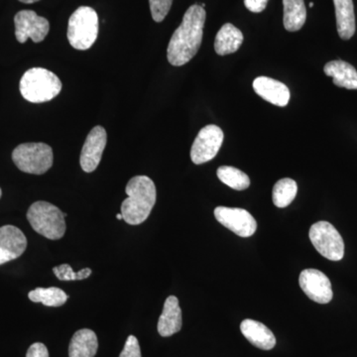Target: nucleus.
Listing matches in <instances>:
<instances>
[{"label": "nucleus", "mask_w": 357, "mask_h": 357, "mask_svg": "<svg viewBox=\"0 0 357 357\" xmlns=\"http://www.w3.org/2000/svg\"><path fill=\"white\" fill-rule=\"evenodd\" d=\"M206 16V10L199 4L189 7L169 42L167 58L171 65H185L198 53L203 41Z\"/></svg>", "instance_id": "obj_1"}, {"label": "nucleus", "mask_w": 357, "mask_h": 357, "mask_svg": "<svg viewBox=\"0 0 357 357\" xmlns=\"http://www.w3.org/2000/svg\"><path fill=\"white\" fill-rule=\"evenodd\" d=\"M128 198L121 204L123 220L130 225L144 222L156 204V187L147 176H136L126 185Z\"/></svg>", "instance_id": "obj_2"}, {"label": "nucleus", "mask_w": 357, "mask_h": 357, "mask_svg": "<svg viewBox=\"0 0 357 357\" xmlns=\"http://www.w3.org/2000/svg\"><path fill=\"white\" fill-rule=\"evenodd\" d=\"M20 89L21 95L28 102L42 103L56 98L62 89V83L50 70L32 68L21 77Z\"/></svg>", "instance_id": "obj_3"}, {"label": "nucleus", "mask_w": 357, "mask_h": 357, "mask_svg": "<svg viewBox=\"0 0 357 357\" xmlns=\"http://www.w3.org/2000/svg\"><path fill=\"white\" fill-rule=\"evenodd\" d=\"M60 208L47 202H36L27 211V220L37 234L51 241H58L65 236V218Z\"/></svg>", "instance_id": "obj_4"}, {"label": "nucleus", "mask_w": 357, "mask_h": 357, "mask_svg": "<svg viewBox=\"0 0 357 357\" xmlns=\"http://www.w3.org/2000/svg\"><path fill=\"white\" fill-rule=\"evenodd\" d=\"M98 17L95 9L81 6L70 15L68 40L77 50H88L98 38Z\"/></svg>", "instance_id": "obj_5"}, {"label": "nucleus", "mask_w": 357, "mask_h": 357, "mask_svg": "<svg viewBox=\"0 0 357 357\" xmlns=\"http://www.w3.org/2000/svg\"><path fill=\"white\" fill-rule=\"evenodd\" d=\"M13 160L22 172L43 175L53 166V150L45 143H24L13 150Z\"/></svg>", "instance_id": "obj_6"}, {"label": "nucleus", "mask_w": 357, "mask_h": 357, "mask_svg": "<svg viewBox=\"0 0 357 357\" xmlns=\"http://www.w3.org/2000/svg\"><path fill=\"white\" fill-rule=\"evenodd\" d=\"M309 236L314 248L326 259L340 261L344 258V239L332 223H314L310 229Z\"/></svg>", "instance_id": "obj_7"}, {"label": "nucleus", "mask_w": 357, "mask_h": 357, "mask_svg": "<svg viewBox=\"0 0 357 357\" xmlns=\"http://www.w3.org/2000/svg\"><path fill=\"white\" fill-rule=\"evenodd\" d=\"M223 138L225 135L218 126L213 124L204 126L192 145V163L201 165L215 158L222 147Z\"/></svg>", "instance_id": "obj_8"}, {"label": "nucleus", "mask_w": 357, "mask_h": 357, "mask_svg": "<svg viewBox=\"0 0 357 357\" xmlns=\"http://www.w3.org/2000/svg\"><path fill=\"white\" fill-rule=\"evenodd\" d=\"M14 24L16 39L20 43H25L29 38L35 43H40L50 30L49 21L32 10L20 11L14 17Z\"/></svg>", "instance_id": "obj_9"}, {"label": "nucleus", "mask_w": 357, "mask_h": 357, "mask_svg": "<svg viewBox=\"0 0 357 357\" xmlns=\"http://www.w3.org/2000/svg\"><path fill=\"white\" fill-rule=\"evenodd\" d=\"M215 217L220 225L241 237L253 236L257 229L255 218L243 208L218 206L215 210Z\"/></svg>", "instance_id": "obj_10"}, {"label": "nucleus", "mask_w": 357, "mask_h": 357, "mask_svg": "<svg viewBox=\"0 0 357 357\" xmlns=\"http://www.w3.org/2000/svg\"><path fill=\"white\" fill-rule=\"evenodd\" d=\"M300 287L307 297L318 304H328L333 297L332 283L323 272L306 269L301 272Z\"/></svg>", "instance_id": "obj_11"}, {"label": "nucleus", "mask_w": 357, "mask_h": 357, "mask_svg": "<svg viewBox=\"0 0 357 357\" xmlns=\"http://www.w3.org/2000/svg\"><path fill=\"white\" fill-rule=\"evenodd\" d=\"M107 135L105 129L102 126H96L91 129L82 149V169L86 173H91L98 168L102 160L103 150L107 146Z\"/></svg>", "instance_id": "obj_12"}, {"label": "nucleus", "mask_w": 357, "mask_h": 357, "mask_svg": "<svg viewBox=\"0 0 357 357\" xmlns=\"http://www.w3.org/2000/svg\"><path fill=\"white\" fill-rule=\"evenodd\" d=\"M27 248V238L18 227H0V265L20 257Z\"/></svg>", "instance_id": "obj_13"}, {"label": "nucleus", "mask_w": 357, "mask_h": 357, "mask_svg": "<svg viewBox=\"0 0 357 357\" xmlns=\"http://www.w3.org/2000/svg\"><path fill=\"white\" fill-rule=\"evenodd\" d=\"M253 89L263 100L277 107H286L290 100L288 86L271 77H256L253 82Z\"/></svg>", "instance_id": "obj_14"}, {"label": "nucleus", "mask_w": 357, "mask_h": 357, "mask_svg": "<svg viewBox=\"0 0 357 357\" xmlns=\"http://www.w3.org/2000/svg\"><path fill=\"white\" fill-rule=\"evenodd\" d=\"M182 310L175 296L167 298L164 303L163 312L158 321V333L161 337H169L180 332L182 328Z\"/></svg>", "instance_id": "obj_15"}, {"label": "nucleus", "mask_w": 357, "mask_h": 357, "mask_svg": "<svg viewBox=\"0 0 357 357\" xmlns=\"http://www.w3.org/2000/svg\"><path fill=\"white\" fill-rule=\"evenodd\" d=\"M241 331L251 344L263 351H270L276 345L274 333L260 321L244 319L241 325Z\"/></svg>", "instance_id": "obj_16"}, {"label": "nucleus", "mask_w": 357, "mask_h": 357, "mask_svg": "<svg viewBox=\"0 0 357 357\" xmlns=\"http://www.w3.org/2000/svg\"><path fill=\"white\" fill-rule=\"evenodd\" d=\"M326 76L332 77L333 84L340 88L357 89V70L344 61H331L324 68Z\"/></svg>", "instance_id": "obj_17"}, {"label": "nucleus", "mask_w": 357, "mask_h": 357, "mask_svg": "<svg viewBox=\"0 0 357 357\" xmlns=\"http://www.w3.org/2000/svg\"><path fill=\"white\" fill-rule=\"evenodd\" d=\"M337 27L340 38L349 40L356 33V15L352 0H333Z\"/></svg>", "instance_id": "obj_18"}, {"label": "nucleus", "mask_w": 357, "mask_h": 357, "mask_svg": "<svg viewBox=\"0 0 357 357\" xmlns=\"http://www.w3.org/2000/svg\"><path fill=\"white\" fill-rule=\"evenodd\" d=\"M243 42V34L238 28L227 23L218 32L215 41V50L218 55L225 56L236 53Z\"/></svg>", "instance_id": "obj_19"}, {"label": "nucleus", "mask_w": 357, "mask_h": 357, "mask_svg": "<svg viewBox=\"0 0 357 357\" xmlns=\"http://www.w3.org/2000/svg\"><path fill=\"white\" fill-rule=\"evenodd\" d=\"M98 349L96 333L89 328L77 331L69 347L70 357H95Z\"/></svg>", "instance_id": "obj_20"}, {"label": "nucleus", "mask_w": 357, "mask_h": 357, "mask_svg": "<svg viewBox=\"0 0 357 357\" xmlns=\"http://www.w3.org/2000/svg\"><path fill=\"white\" fill-rule=\"evenodd\" d=\"M284 27L290 32L302 29L307 20V9L304 0H283Z\"/></svg>", "instance_id": "obj_21"}, {"label": "nucleus", "mask_w": 357, "mask_h": 357, "mask_svg": "<svg viewBox=\"0 0 357 357\" xmlns=\"http://www.w3.org/2000/svg\"><path fill=\"white\" fill-rule=\"evenodd\" d=\"M33 303H41L47 307H61L66 304L68 295L64 291L56 287L37 288L28 294Z\"/></svg>", "instance_id": "obj_22"}, {"label": "nucleus", "mask_w": 357, "mask_h": 357, "mask_svg": "<svg viewBox=\"0 0 357 357\" xmlns=\"http://www.w3.org/2000/svg\"><path fill=\"white\" fill-rule=\"evenodd\" d=\"M298 192L297 183L292 178H285L279 180L275 184L272 198L275 206L278 208H286L292 203Z\"/></svg>", "instance_id": "obj_23"}, {"label": "nucleus", "mask_w": 357, "mask_h": 357, "mask_svg": "<svg viewBox=\"0 0 357 357\" xmlns=\"http://www.w3.org/2000/svg\"><path fill=\"white\" fill-rule=\"evenodd\" d=\"M218 177L231 189L243 191L250 185V178L239 169L231 166H222L218 169Z\"/></svg>", "instance_id": "obj_24"}, {"label": "nucleus", "mask_w": 357, "mask_h": 357, "mask_svg": "<svg viewBox=\"0 0 357 357\" xmlns=\"http://www.w3.org/2000/svg\"><path fill=\"white\" fill-rule=\"evenodd\" d=\"M54 274L61 281H77L84 280L91 275V269L84 268L79 272H75L69 264H62L53 268Z\"/></svg>", "instance_id": "obj_25"}, {"label": "nucleus", "mask_w": 357, "mask_h": 357, "mask_svg": "<svg viewBox=\"0 0 357 357\" xmlns=\"http://www.w3.org/2000/svg\"><path fill=\"white\" fill-rule=\"evenodd\" d=\"M173 0H149L150 10L155 22H162L172 6Z\"/></svg>", "instance_id": "obj_26"}, {"label": "nucleus", "mask_w": 357, "mask_h": 357, "mask_svg": "<svg viewBox=\"0 0 357 357\" xmlns=\"http://www.w3.org/2000/svg\"><path fill=\"white\" fill-rule=\"evenodd\" d=\"M119 357H142L141 356L140 345L137 338L134 335H129L126 344H124L123 351H122Z\"/></svg>", "instance_id": "obj_27"}, {"label": "nucleus", "mask_w": 357, "mask_h": 357, "mask_svg": "<svg viewBox=\"0 0 357 357\" xmlns=\"http://www.w3.org/2000/svg\"><path fill=\"white\" fill-rule=\"evenodd\" d=\"M26 357H49V351L43 344L36 342L29 347Z\"/></svg>", "instance_id": "obj_28"}, {"label": "nucleus", "mask_w": 357, "mask_h": 357, "mask_svg": "<svg viewBox=\"0 0 357 357\" xmlns=\"http://www.w3.org/2000/svg\"><path fill=\"white\" fill-rule=\"evenodd\" d=\"M269 0H244L246 8L253 13H260L266 8Z\"/></svg>", "instance_id": "obj_29"}, {"label": "nucleus", "mask_w": 357, "mask_h": 357, "mask_svg": "<svg viewBox=\"0 0 357 357\" xmlns=\"http://www.w3.org/2000/svg\"><path fill=\"white\" fill-rule=\"evenodd\" d=\"M23 3H34V2L39 1V0H20Z\"/></svg>", "instance_id": "obj_30"}, {"label": "nucleus", "mask_w": 357, "mask_h": 357, "mask_svg": "<svg viewBox=\"0 0 357 357\" xmlns=\"http://www.w3.org/2000/svg\"><path fill=\"white\" fill-rule=\"evenodd\" d=\"M117 220H123V217H122L121 213H119V215H116Z\"/></svg>", "instance_id": "obj_31"}, {"label": "nucleus", "mask_w": 357, "mask_h": 357, "mask_svg": "<svg viewBox=\"0 0 357 357\" xmlns=\"http://www.w3.org/2000/svg\"><path fill=\"white\" fill-rule=\"evenodd\" d=\"M314 6V2H311V3H310V7H312Z\"/></svg>", "instance_id": "obj_32"}, {"label": "nucleus", "mask_w": 357, "mask_h": 357, "mask_svg": "<svg viewBox=\"0 0 357 357\" xmlns=\"http://www.w3.org/2000/svg\"><path fill=\"white\" fill-rule=\"evenodd\" d=\"M1 195H2V192H1V189H0V198H1Z\"/></svg>", "instance_id": "obj_33"}]
</instances>
